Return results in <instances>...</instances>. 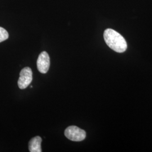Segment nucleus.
<instances>
[{
	"label": "nucleus",
	"mask_w": 152,
	"mask_h": 152,
	"mask_svg": "<svg viewBox=\"0 0 152 152\" xmlns=\"http://www.w3.org/2000/svg\"><path fill=\"white\" fill-rule=\"evenodd\" d=\"M104 38L107 45L113 51L122 53L127 48V42L124 37L112 29H107L104 32Z\"/></svg>",
	"instance_id": "1"
},
{
	"label": "nucleus",
	"mask_w": 152,
	"mask_h": 152,
	"mask_svg": "<svg viewBox=\"0 0 152 152\" xmlns=\"http://www.w3.org/2000/svg\"><path fill=\"white\" fill-rule=\"evenodd\" d=\"M64 135L66 138L73 141H82L86 136L85 131L75 126L68 127L64 131Z\"/></svg>",
	"instance_id": "2"
},
{
	"label": "nucleus",
	"mask_w": 152,
	"mask_h": 152,
	"mask_svg": "<svg viewBox=\"0 0 152 152\" xmlns=\"http://www.w3.org/2000/svg\"><path fill=\"white\" fill-rule=\"evenodd\" d=\"M32 81V71L29 67H25L20 72V77L18 81L19 88L25 89Z\"/></svg>",
	"instance_id": "3"
},
{
	"label": "nucleus",
	"mask_w": 152,
	"mask_h": 152,
	"mask_svg": "<svg viewBox=\"0 0 152 152\" xmlns=\"http://www.w3.org/2000/svg\"><path fill=\"white\" fill-rule=\"evenodd\" d=\"M50 65V60L47 52L43 51L38 56L37 61V67L38 71L41 73H46L49 71Z\"/></svg>",
	"instance_id": "4"
},
{
	"label": "nucleus",
	"mask_w": 152,
	"mask_h": 152,
	"mask_svg": "<svg viewBox=\"0 0 152 152\" xmlns=\"http://www.w3.org/2000/svg\"><path fill=\"white\" fill-rule=\"evenodd\" d=\"M42 139L40 136H36L29 141L28 144L29 151L30 152H41Z\"/></svg>",
	"instance_id": "5"
},
{
	"label": "nucleus",
	"mask_w": 152,
	"mask_h": 152,
	"mask_svg": "<svg viewBox=\"0 0 152 152\" xmlns=\"http://www.w3.org/2000/svg\"><path fill=\"white\" fill-rule=\"evenodd\" d=\"M9 33L4 28L0 27V43L9 38Z\"/></svg>",
	"instance_id": "6"
}]
</instances>
